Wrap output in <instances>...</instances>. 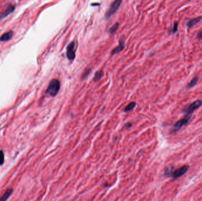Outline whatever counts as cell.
<instances>
[{
	"instance_id": "e0dca14e",
	"label": "cell",
	"mask_w": 202,
	"mask_h": 201,
	"mask_svg": "<svg viewBox=\"0 0 202 201\" xmlns=\"http://www.w3.org/2000/svg\"><path fill=\"white\" fill-rule=\"evenodd\" d=\"M172 170H173V168H167L165 171V175L167 176H169L170 175L172 174V173L173 172H172Z\"/></svg>"
},
{
	"instance_id": "2e32d148",
	"label": "cell",
	"mask_w": 202,
	"mask_h": 201,
	"mask_svg": "<svg viewBox=\"0 0 202 201\" xmlns=\"http://www.w3.org/2000/svg\"><path fill=\"white\" fill-rule=\"evenodd\" d=\"M4 163V154L3 150H0V166H2Z\"/></svg>"
},
{
	"instance_id": "3957f363",
	"label": "cell",
	"mask_w": 202,
	"mask_h": 201,
	"mask_svg": "<svg viewBox=\"0 0 202 201\" xmlns=\"http://www.w3.org/2000/svg\"><path fill=\"white\" fill-rule=\"evenodd\" d=\"M202 104V102L201 100H198L196 101L193 102L191 103L189 106H188L184 110V112L186 113V114L188 115H191L193 112L194 111H195L196 109H197L198 108H199Z\"/></svg>"
},
{
	"instance_id": "277c9868",
	"label": "cell",
	"mask_w": 202,
	"mask_h": 201,
	"mask_svg": "<svg viewBox=\"0 0 202 201\" xmlns=\"http://www.w3.org/2000/svg\"><path fill=\"white\" fill-rule=\"evenodd\" d=\"M76 44L74 41H72L67 47L66 56L69 60H73L76 56Z\"/></svg>"
},
{
	"instance_id": "7a4b0ae2",
	"label": "cell",
	"mask_w": 202,
	"mask_h": 201,
	"mask_svg": "<svg viewBox=\"0 0 202 201\" xmlns=\"http://www.w3.org/2000/svg\"><path fill=\"white\" fill-rule=\"evenodd\" d=\"M191 115H188V114H185V116L182 118V119L179 120L178 121H177L176 124L174 125V126L172 128V131L173 132H176V131L178 130L179 129H180L183 126L185 125L187 123L189 122V121L190 119Z\"/></svg>"
},
{
	"instance_id": "9a60e30c",
	"label": "cell",
	"mask_w": 202,
	"mask_h": 201,
	"mask_svg": "<svg viewBox=\"0 0 202 201\" xmlns=\"http://www.w3.org/2000/svg\"><path fill=\"white\" fill-rule=\"evenodd\" d=\"M119 27V24L118 22H116L115 23V24L112 26L110 28V30H109V33H110V34H113L114 32H115V31L118 29Z\"/></svg>"
},
{
	"instance_id": "9c48e42d",
	"label": "cell",
	"mask_w": 202,
	"mask_h": 201,
	"mask_svg": "<svg viewBox=\"0 0 202 201\" xmlns=\"http://www.w3.org/2000/svg\"><path fill=\"white\" fill-rule=\"evenodd\" d=\"M13 35V31H10L9 32H7L5 34H3L0 37V41H7L10 40Z\"/></svg>"
},
{
	"instance_id": "8992f818",
	"label": "cell",
	"mask_w": 202,
	"mask_h": 201,
	"mask_svg": "<svg viewBox=\"0 0 202 201\" xmlns=\"http://www.w3.org/2000/svg\"><path fill=\"white\" fill-rule=\"evenodd\" d=\"M189 169V166L188 165H184L180 168L176 169L172 173V177L174 179H177L185 174Z\"/></svg>"
},
{
	"instance_id": "4fadbf2b",
	"label": "cell",
	"mask_w": 202,
	"mask_h": 201,
	"mask_svg": "<svg viewBox=\"0 0 202 201\" xmlns=\"http://www.w3.org/2000/svg\"><path fill=\"white\" fill-rule=\"evenodd\" d=\"M135 106H136V103L135 102H131L130 103H129L125 107V109H124V112H129V111L132 110L135 107Z\"/></svg>"
},
{
	"instance_id": "ac0fdd59",
	"label": "cell",
	"mask_w": 202,
	"mask_h": 201,
	"mask_svg": "<svg viewBox=\"0 0 202 201\" xmlns=\"http://www.w3.org/2000/svg\"><path fill=\"white\" fill-rule=\"evenodd\" d=\"M90 69H88L87 70L85 71L84 73L82 75V79L86 78V77L90 74Z\"/></svg>"
},
{
	"instance_id": "8fae6325",
	"label": "cell",
	"mask_w": 202,
	"mask_h": 201,
	"mask_svg": "<svg viewBox=\"0 0 202 201\" xmlns=\"http://www.w3.org/2000/svg\"><path fill=\"white\" fill-rule=\"evenodd\" d=\"M201 17H196L195 18H193L190 20H189L187 23V26L189 28H191V27H193V26L196 25L197 22H199L200 20H201Z\"/></svg>"
},
{
	"instance_id": "7c38bea8",
	"label": "cell",
	"mask_w": 202,
	"mask_h": 201,
	"mask_svg": "<svg viewBox=\"0 0 202 201\" xmlns=\"http://www.w3.org/2000/svg\"><path fill=\"white\" fill-rule=\"evenodd\" d=\"M103 75H104V72L102 70H99L95 73L94 79L93 80H94V81H97L102 78Z\"/></svg>"
},
{
	"instance_id": "30bf717a",
	"label": "cell",
	"mask_w": 202,
	"mask_h": 201,
	"mask_svg": "<svg viewBox=\"0 0 202 201\" xmlns=\"http://www.w3.org/2000/svg\"><path fill=\"white\" fill-rule=\"evenodd\" d=\"M13 192V189L12 188H9L8 189L4 194L0 197V201H6L8 198H9L10 195L12 194V193Z\"/></svg>"
},
{
	"instance_id": "5b68a950",
	"label": "cell",
	"mask_w": 202,
	"mask_h": 201,
	"mask_svg": "<svg viewBox=\"0 0 202 201\" xmlns=\"http://www.w3.org/2000/svg\"><path fill=\"white\" fill-rule=\"evenodd\" d=\"M122 1H114L111 5V7H110V9L108 10V11H106V12L105 13V17H106L107 18H110L111 16L116 11L117 9L119 8V7L120 6V4H121Z\"/></svg>"
},
{
	"instance_id": "d6986e66",
	"label": "cell",
	"mask_w": 202,
	"mask_h": 201,
	"mask_svg": "<svg viewBox=\"0 0 202 201\" xmlns=\"http://www.w3.org/2000/svg\"><path fill=\"white\" fill-rule=\"evenodd\" d=\"M177 27H178V24H177V22H176L174 23V25H173V28H172V32L173 33H176L177 31Z\"/></svg>"
},
{
	"instance_id": "52a82bcc",
	"label": "cell",
	"mask_w": 202,
	"mask_h": 201,
	"mask_svg": "<svg viewBox=\"0 0 202 201\" xmlns=\"http://www.w3.org/2000/svg\"><path fill=\"white\" fill-rule=\"evenodd\" d=\"M15 9V6L13 4H10L8 6L5 10H4L1 14H0V19H3L6 17L8 15L12 13Z\"/></svg>"
},
{
	"instance_id": "ba28073f",
	"label": "cell",
	"mask_w": 202,
	"mask_h": 201,
	"mask_svg": "<svg viewBox=\"0 0 202 201\" xmlns=\"http://www.w3.org/2000/svg\"><path fill=\"white\" fill-rule=\"evenodd\" d=\"M124 48H125V44H124V42L123 41L122 38H121V39L119 40V45L117 46V47L114 48L112 50V51H111V55H115V54H117V53L121 52L122 50H123Z\"/></svg>"
},
{
	"instance_id": "6da1fadb",
	"label": "cell",
	"mask_w": 202,
	"mask_h": 201,
	"mask_svg": "<svg viewBox=\"0 0 202 201\" xmlns=\"http://www.w3.org/2000/svg\"><path fill=\"white\" fill-rule=\"evenodd\" d=\"M60 89V82L57 79H53L49 83L45 93L52 97L56 96Z\"/></svg>"
},
{
	"instance_id": "5bb4252c",
	"label": "cell",
	"mask_w": 202,
	"mask_h": 201,
	"mask_svg": "<svg viewBox=\"0 0 202 201\" xmlns=\"http://www.w3.org/2000/svg\"><path fill=\"white\" fill-rule=\"evenodd\" d=\"M198 80H199L198 77L195 76V77H194V78L191 80V81L187 84V87L191 88V87H193V86H195V85L196 84V83H197Z\"/></svg>"
},
{
	"instance_id": "ffe728a7",
	"label": "cell",
	"mask_w": 202,
	"mask_h": 201,
	"mask_svg": "<svg viewBox=\"0 0 202 201\" xmlns=\"http://www.w3.org/2000/svg\"><path fill=\"white\" fill-rule=\"evenodd\" d=\"M197 37L198 39H199V40L202 39V31H201L200 32H199V33L197 34Z\"/></svg>"
}]
</instances>
